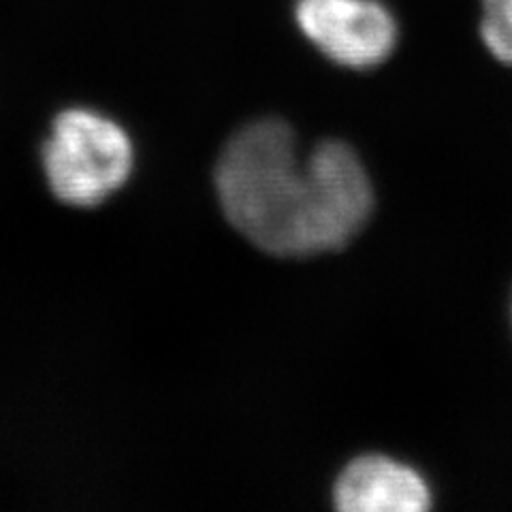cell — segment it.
<instances>
[{
    "instance_id": "1",
    "label": "cell",
    "mask_w": 512,
    "mask_h": 512,
    "mask_svg": "<svg viewBox=\"0 0 512 512\" xmlns=\"http://www.w3.org/2000/svg\"><path fill=\"white\" fill-rule=\"evenodd\" d=\"M214 186L231 227L280 259L346 248L376 205L355 148L327 139L303 156L293 126L280 118L252 120L224 143Z\"/></svg>"
},
{
    "instance_id": "3",
    "label": "cell",
    "mask_w": 512,
    "mask_h": 512,
    "mask_svg": "<svg viewBox=\"0 0 512 512\" xmlns=\"http://www.w3.org/2000/svg\"><path fill=\"white\" fill-rule=\"evenodd\" d=\"M293 13L301 35L342 69H376L397 47V20L382 0H297Z\"/></svg>"
},
{
    "instance_id": "2",
    "label": "cell",
    "mask_w": 512,
    "mask_h": 512,
    "mask_svg": "<svg viewBox=\"0 0 512 512\" xmlns=\"http://www.w3.org/2000/svg\"><path fill=\"white\" fill-rule=\"evenodd\" d=\"M43 163L47 182L60 201L92 207L128 180L133 171V143L109 118L71 109L58 116Z\"/></svg>"
},
{
    "instance_id": "5",
    "label": "cell",
    "mask_w": 512,
    "mask_h": 512,
    "mask_svg": "<svg viewBox=\"0 0 512 512\" xmlns=\"http://www.w3.org/2000/svg\"><path fill=\"white\" fill-rule=\"evenodd\" d=\"M480 39L495 60L512 67V0H480Z\"/></svg>"
},
{
    "instance_id": "4",
    "label": "cell",
    "mask_w": 512,
    "mask_h": 512,
    "mask_svg": "<svg viewBox=\"0 0 512 512\" xmlns=\"http://www.w3.org/2000/svg\"><path fill=\"white\" fill-rule=\"evenodd\" d=\"M331 498L340 512H423L434 504L421 472L384 455L352 459L335 478Z\"/></svg>"
}]
</instances>
